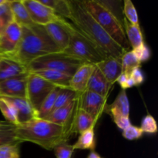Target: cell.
I'll list each match as a JSON object with an SVG mask.
<instances>
[{
	"instance_id": "obj_35",
	"label": "cell",
	"mask_w": 158,
	"mask_h": 158,
	"mask_svg": "<svg viewBox=\"0 0 158 158\" xmlns=\"http://www.w3.org/2000/svg\"><path fill=\"white\" fill-rule=\"evenodd\" d=\"M140 128L143 133L147 134H156L157 132V124L154 117L151 114L144 116L142 119Z\"/></svg>"
},
{
	"instance_id": "obj_24",
	"label": "cell",
	"mask_w": 158,
	"mask_h": 158,
	"mask_svg": "<svg viewBox=\"0 0 158 158\" xmlns=\"http://www.w3.org/2000/svg\"><path fill=\"white\" fill-rule=\"evenodd\" d=\"M95 127H91L80 134L77 141L73 145L74 150H89L94 151L97 146L95 137Z\"/></svg>"
},
{
	"instance_id": "obj_39",
	"label": "cell",
	"mask_w": 158,
	"mask_h": 158,
	"mask_svg": "<svg viewBox=\"0 0 158 158\" xmlns=\"http://www.w3.org/2000/svg\"><path fill=\"white\" fill-rule=\"evenodd\" d=\"M116 83H117L120 85V87H121V89H124V90H126L127 89H129V88L135 86L134 81L131 78L130 75L123 73H122L120 75V77L117 78Z\"/></svg>"
},
{
	"instance_id": "obj_23",
	"label": "cell",
	"mask_w": 158,
	"mask_h": 158,
	"mask_svg": "<svg viewBox=\"0 0 158 158\" xmlns=\"http://www.w3.org/2000/svg\"><path fill=\"white\" fill-rule=\"evenodd\" d=\"M123 25L127 39L132 49H136L144 43L140 25L131 24L124 17L123 19Z\"/></svg>"
},
{
	"instance_id": "obj_18",
	"label": "cell",
	"mask_w": 158,
	"mask_h": 158,
	"mask_svg": "<svg viewBox=\"0 0 158 158\" xmlns=\"http://www.w3.org/2000/svg\"><path fill=\"white\" fill-rule=\"evenodd\" d=\"M112 89V85L108 83L104 76L102 74L98 67L95 65L94 71L89 78L86 90L91 91L102 97L108 98Z\"/></svg>"
},
{
	"instance_id": "obj_33",
	"label": "cell",
	"mask_w": 158,
	"mask_h": 158,
	"mask_svg": "<svg viewBox=\"0 0 158 158\" xmlns=\"http://www.w3.org/2000/svg\"><path fill=\"white\" fill-rule=\"evenodd\" d=\"M123 14L124 18L133 25L139 24V18L136 8L131 0H125L123 2Z\"/></svg>"
},
{
	"instance_id": "obj_8",
	"label": "cell",
	"mask_w": 158,
	"mask_h": 158,
	"mask_svg": "<svg viewBox=\"0 0 158 158\" xmlns=\"http://www.w3.org/2000/svg\"><path fill=\"white\" fill-rule=\"evenodd\" d=\"M107 99L94 92L86 90L77 96V106L89 114L96 121H98L102 114L105 113Z\"/></svg>"
},
{
	"instance_id": "obj_3",
	"label": "cell",
	"mask_w": 158,
	"mask_h": 158,
	"mask_svg": "<svg viewBox=\"0 0 158 158\" xmlns=\"http://www.w3.org/2000/svg\"><path fill=\"white\" fill-rule=\"evenodd\" d=\"M14 131L19 143L30 142L47 151H52L59 142L69 137L66 127L38 117L15 126Z\"/></svg>"
},
{
	"instance_id": "obj_17",
	"label": "cell",
	"mask_w": 158,
	"mask_h": 158,
	"mask_svg": "<svg viewBox=\"0 0 158 158\" xmlns=\"http://www.w3.org/2000/svg\"><path fill=\"white\" fill-rule=\"evenodd\" d=\"M97 123V121H96L89 114L77 107L76 103V109L72 119L69 134L72 135L73 134H81L89 128L95 127Z\"/></svg>"
},
{
	"instance_id": "obj_6",
	"label": "cell",
	"mask_w": 158,
	"mask_h": 158,
	"mask_svg": "<svg viewBox=\"0 0 158 158\" xmlns=\"http://www.w3.org/2000/svg\"><path fill=\"white\" fill-rule=\"evenodd\" d=\"M83 64L81 61L66 55L64 52L48 54L34 60L28 66V72L38 69H51L73 76Z\"/></svg>"
},
{
	"instance_id": "obj_19",
	"label": "cell",
	"mask_w": 158,
	"mask_h": 158,
	"mask_svg": "<svg viewBox=\"0 0 158 158\" xmlns=\"http://www.w3.org/2000/svg\"><path fill=\"white\" fill-rule=\"evenodd\" d=\"M105 113L113 119L117 117H130V102L126 90L121 89L112 103L106 105Z\"/></svg>"
},
{
	"instance_id": "obj_38",
	"label": "cell",
	"mask_w": 158,
	"mask_h": 158,
	"mask_svg": "<svg viewBox=\"0 0 158 158\" xmlns=\"http://www.w3.org/2000/svg\"><path fill=\"white\" fill-rule=\"evenodd\" d=\"M130 77L134 81L135 86H139L143 84L145 81V76L141 69V66L135 68L130 74Z\"/></svg>"
},
{
	"instance_id": "obj_21",
	"label": "cell",
	"mask_w": 158,
	"mask_h": 158,
	"mask_svg": "<svg viewBox=\"0 0 158 158\" xmlns=\"http://www.w3.org/2000/svg\"><path fill=\"white\" fill-rule=\"evenodd\" d=\"M59 88H69V81L72 76L51 69H38L30 71Z\"/></svg>"
},
{
	"instance_id": "obj_15",
	"label": "cell",
	"mask_w": 158,
	"mask_h": 158,
	"mask_svg": "<svg viewBox=\"0 0 158 158\" xmlns=\"http://www.w3.org/2000/svg\"><path fill=\"white\" fill-rule=\"evenodd\" d=\"M76 103H77V100L66 106L54 110L45 120H47L52 123L66 127L68 135L70 137L69 130H70L72 119L76 109Z\"/></svg>"
},
{
	"instance_id": "obj_31",
	"label": "cell",
	"mask_w": 158,
	"mask_h": 158,
	"mask_svg": "<svg viewBox=\"0 0 158 158\" xmlns=\"http://www.w3.org/2000/svg\"><path fill=\"white\" fill-rule=\"evenodd\" d=\"M12 22L13 17L9 6V0H8L5 4L0 6V35Z\"/></svg>"
},
{
	"instance_id": "obj_32",
	"label": "cell",
	"mask_w": 158,
	"mask_h": 158,
	"mask_svg": "<svg viewBox=\"0 0 158 158\" xmlns=\"http://www.w3.org/2000/svg\"><path fill=\"white\" fill-rule=\"evenodd\" d=\"M52 151L56 158H71L74 148L68 143L67 140H63L55 145Z\"/></svg>"
},
{
	"instance_id": "obj_10",
	"label": "cell",
	"mask_w": 158,
	"mask_h": 158,
	"mask_svg": "<svg viewBox=\"0 0 158 158\" xmlns=\"http://www.w3.org/2000/svg\"><path fill=\"white\" fill-rule=\"evenodd\" d=\"M44 28L52 42L61 52H63L69 45L73 25L68 23L65 19L61 18L46 25Z\"/></svg>"
},
{
	"instance_id": "obj_25",
	"label": "cell",
	"mask_w": 158,
	"mask_h": 158,
	"mask_svg": "<svg viewBox=\"0 0 158 158\" xmlns=\"http://www.w3.org/2000/svg\"><path fill=\"white\" fill-rule=\"evenodd\" d=\"M42 4L52 9L63 19H70L71 12L69 0H39Z\"/></svg>"
},
{
	"instance_id": "obj_27",
	"label": "cell",
	"mask_w": 158,
	"mask_h": 158,
	"mask_svg": "<svg viewBox=\"0 0 158 158\" xmlns=\"http://www.w3.org/2000/svg\"><path fill=\"white\" fill-rule=\"evenodd\" d=\"M77 96L78 94L69 88H60L56 99L53 110L75 101L77 98Z\"/></svg>"
},
{
	"instance_id": "obj_14",
	"label": "cell",
	"mask_w": 158,
	"mask_h": 158,
	"mask_svg": "<svg viewBox=\"0 0 158 158\" xmlns=\"http://www.w3.org/2000/svg\"><path fill=\"white\" fill-rule=\"evenodd\" d=\"M94 66L92 64L83 63L77 69L69 81V89L73 90L77 94L85 92L87 88L88 83L91 77Z\"/></svg>"
},
{
	"instance_id": "obj_28",
	"label": "cell",
	"mask_w": 158,
	"mask_h": 158,
	"mask_svg": "<svg viewBox=\"0 0 158 158\" xmlns=\"http://www.w3.org/2000/svg\"><path fill=\"white\" fill-rule=\"evenodd\" d=\"M122 73L130 75L132 70L135 68L141 66V63L139 62L133 50L126 51L121 57Z\"/></svg>"
},
{
	"instance_id": "obj_4",
	"label": "cell",
	"mask_w": 158,
	"mask_h": 158,
	"mask_svg": "<svg viewBox=\"0 0 158 158\" xmlns=\"http://www.w3.org/2000/svg\"><path fill=\"white\" fill-rule=\"evenodd\" d=\"M84 7L105 32L124 50L129 51L131 45L127 39L123 21L108 1L83 0Z\"/></svg>"
},
{
	"instance_id": "obj_2",
	"label": "cell",
	"mask_w": 158,
	"mask_h": 158,
	"mask_svg": "<svg viewBox=\"0 0 158 158\" xmlns=\"http://www.w3.org/2000/svg\"><path fill=\"white\" fill-rule=\"evenodd\" d=\"M60 52L44 26L35 25L29 28L22 27V37L18 47L13 53L4 58L17 62L27 68L30 63L39 57Z\"/></svg>"
},
{
	"instance_id": "obj_29",
	"label": "cell",
	"mask_w": 158,
	"mask_h": 158,
	"mask_svg": "<svg viewBox=\"0 0 158 158\" xmlns=\"http://www.w3.org/2000/svg\"><path fill=\"white\" fill-rule=\"evenodd\" d=\"M0 110L8 123L14 126L19 124L15 110L7 100H6L2 97H0Z\"/></svg>"
},
{
	"instance_id": "obj_37",
	"label": "cell",
	"mask_w": 158,
	"mask_h": 158,
	"mask_svg": "<svg viewBox=\"0 0 158 158\" xmlns=\"http://www.w3.org/2000/svg\"><path fill=\"white\" fill-rule=\"evenodd\" d=\"M123 137L128 140H136L141 138L143 137V131H141L139 127L133 126L132 124L128 127L125 130H123Z\"/></svg>"
},
{
	"instance_id": "obj_34",
	"label": "cell",
	"mask_w": 158,
	"mask_h": 158,
	"mask_svg": "<svg viewBox=\"0 0 158 158\" xmlns=\"http://www.w3.org/2000/svg\"><path fill=\"white\" fill-rule=\"evenodd\" d=\"M20 144H8L0 147V158H21Z\"/></svg>"
},
{
	"instance_id": "obj_20",
	"label": "cell",
	"mask_w": 158,
	"mask_h": 158,
	"mask_svg": "<svg viewBox=\"0 0 158 158\" xmlns=\"http://www.w3.org/2000/svg\"><path fill=\"white\" fill-rule=\"evenodd\" d=\"M27 68L9 59L0 57V81L28 73Z\"/></svg>"
},
{
	"instance_id": "obj_11",
	"label": "cell",
	"mask_w": 158,
	"mask_h": 158,
	"mask_svg": "<svg viewBox=\"0 0 158 158\" xmlns=\"http://www.w3.org/2000/svg\"><path fill=\"white\" fill-rule=\"evenodd\" d=\"M21 37L22 27L12 22L0 35V57L13 53L19 44Z\"/></svg>"
},
{
	"instance_id": "obj_12",
	"label": "cell",
	"mask_w": 158,
	"mask_h": 158,
	"mask_svg": "<svg viewBox=\"0 0 158 158\" xmlns=\"http://www.w3.org/2000/svg\"><path fill=\"white\" fill-rule=\"evenodd\" d=\"M28 73L15 78L0 81V97L26 98V79Z\"/></svg>"
},
{
	"instance_id": "obj_43",
	"label": "cell",
	"mask_w": 158,
	"mask_h": 158,
	"mask_svg": "<svg viewBox=\"0 0 158 158\" xmlns=\"http://www.w3.org/2000/svg\"><path fill=\"white\" fill-rule=\"evenodd\" d=\"M7 1L8 0H0V6H1V5L5 4V3H6Z\"/></svg>"
},
{
	"instance_id": "obj_30",
	"label": "cell",
	"mask_w": 158,
	"mask_h": 158,
	"mask_svg": "<svg viewBox=\"0 0 158 158\" xmlns=\"http://www.w3.org/2000/svg\"><path fill=\"white\" fill-rule=\"evenodd\" d=\"M14 130H15V126L12 124L0 129V147L19 143L15 137Z\"/></svg>"
},
{
	"instance_id": "obj_9",
	"label": "cell",
	"mask_w": 158,
	"mask_h": 158,
	"mask_svg": "<svg viewBox=\"0 0 158 158\" xmlns=\"http://www.w3.org/2000/svg\"><path fill=\"white\" fill-rule=\"evenodd\" d=\"M26 6L32 22L35 25L45 26L57 21L62 17L57 15L52 9L42 4L39 0H22Z\"/></svg>"
},
{
	"instance_id": "obj_22",
	"label": "cell",
	"mask_w": 158,
	"mask_h": 158,
	"mask_svg": "<svg viewBox=\"0 0 158 158\" xmlns=\"http://www.w3.org/2000/svg\"><path fill=\"white\" fill-rule=\"evenodd\" d=\"M11 11L13 17V22L19 25L21 27H32L35 26L32 22L26 6L23 3L22 0L9 1Z\"/></svg>"
},
{
	"instance_id": "obj_36",
	"label": "cell",
	"mask_w": 158,
	"mask_h": 158,
	"mask_svg": "<svg viewBox=\"0 0 158 158\" xmlns=\"http://www.w3.org/2000/svg\"><path fill=\"white\" fill-rule=\"evenodd\" d=\"M134 51V52L135 53L136 56L138 59L139 62L140 63H146L148 60H150L151 56V50L149 47H148V45H146V43H143L141 46H138L136 49H132Z\"/></svg>"
},
{
	"instance_id": "obj_26",
	"label": "cell",
	"mask_w": 158,
	"mask_h": 158,
	"mask_svg": "<svg viewBox=\"0 0 158 158\" xmlns=\"http://www.w3.org/2000/svg\"><path fill=\"white\" fill-rule=\"evenodd\" d=\"M59 89H60V88L56 87L43 100L42 104L40 105V108H39L38 111H37L38 118L46 119L52 113V111L53 110Z\"/></svg>"
},
{
	"instance_id": "obj_1",
	"label": "cell",
	"mask_w": 158,
	"mask_h": 158,
	"mask_svg": "<svg viewBox=\"0 0 158 158\" xmlns=\"http://www.w3.org/2000/svg\"><path fill=\"white\" fill-rule=\"evenodd\" d=\"M74 27L95 44L105 55L121 59L126 50L119 46L88 12L80 0H69Z\"/></svg>"
},
{
	"instance_id": "obj_13",
	"label": "cell",
	"mask_w": 158,
	"mask_h": 158,
	"mask_svg": "<svg viewBox=\"0 0 158 158\" xmlns=\"http://www.w3.org/2000/svg\"><path fill=\"white\" fill-rule=\"evenodd\" d=\"M2 98L7 100L15 110L19 124L38 117L37 111L32 107L26 98H21V97H2Z\"/></svg>"
},
{
	"instance_id": "obj_5",
	"label": "cell",
	"mask_w": 158,
	"mask_h": 158,
	"mask_svg": "<svg viewBox=\"0 0 158 158\" xmlns=\"http://www.w3.org/2000/svg\"><path fill=\"white\" fill-rule=\"evenodd\" d=\"M86 64L97 65L107 57L95 44L80 33L73 25L69 45L63 52Z\"/></svg>"
},
{
	"instance_id": "obj_41",
	"label": "cell",
	"mask_w": 158,
	"mask_h": 158,
	"mask_svg": "<svg viewBox=\"0 0 158 158\" xmlns=\"http://www.w3.org/2000/svg\"><path fill=\"white\" fill-rule=\"evenodd\" d=\"M86 158H102L100 157V154H98V153L96 152L95 151H92L89 152V154H88L87 157Z\"/></svg>"
},
{
	"instance_id": "obj_40",
	"label": "cell",
	"mask_w": 158,
	"mask_h": 158,
	"mask_svg": "<svg viewBox=\"0 0 158 158\" xmlns=\"http://www.w3.org/2000/svg\"><path fill=\"white\" fill-rule=\"evenodd\" d=\"M113 120H114V123L117 125V127L122 131H123L131 125L130 117H117Z\"/></svg>"
},
{
	"instance_id": "obj_16",
	"label": "cell",
	"mask_w": 158,
	"mask_h": 158,
	"mask_svg": "<svg viewBox=\"0 0 158 158\" xmlns=\"http://www.w3.org/2000/svg\"><path fill=\"white\" fill-rule=\"evenodd\" d=\"M96 66L98 67L108 83L114 86L117 78L122 73L121 59L107 56Z\"/></svg>"
},
{
	"instance_id": "obj_42",
	"label": "cell",
	"mask_w": 158,
	"mask_h": 158,
	"mask_svg": "<svg viewBox=\"0 0 158 158\" xmlns=\"http://www.w3.org/2000/svg\"><path fill=\"white\" fill-rule=\"evenodd\" d=\"M11 125V123H8L7 121H2V120H0V129L2 127H7Z\"/></svg>"
},
{
	"instance_id": "obj_7",
	"label": "cell",
	"mask_w": 158,
	"mask_h": 158,
	"mask_svg": "<svg viewBox=\"0 0 158 158\" xmlns=\"http://www.w3.org/2000/svg\"><path fill=\"white\" fill-rule=\"evenodd\" d=\"M56 86L32 73H28L26 79V98L32 107L38 111L40 105Z\"/></svg>"
}]
</instances>
